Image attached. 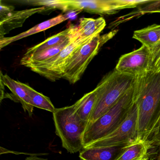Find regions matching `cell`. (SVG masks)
<instances>
[{"label":"cell","instance_id":"5","mask_svg":"<svg viewBox=\"0 0 160 160\" xmlns=\"http://www.w3.org/2000/svg\"><path fill=\"white\" fill-rule=\"evenodd\" d=\"M56 133L68 152L75 153L84 149L83 137L88 122L80 118L74 105L56 108L53 113Z\"/></svg>","mask_w":160,"mask_h":160},{"label":"cell","instance_id":"8","mask_svg":"<svg viewBox=\"0 0 160 160\" xmlns=\"http://www.w3.org/2000/svg\"><path fill=\"white\" fill-rule=\"evenodd\" d=\"M86 42H79L72 41L58 55L29 68L32 72L52 82L59 80L62 78L65 68L75 51Z\"/></svg>","mask_w":160,"mask_h":160},{"label":"cell","instance_id":"19","mask_svg":"<svg viewBox=\"0 0 160 160\" xmlns=\"http://www.w3.org/2000/svg\"><path fill=\"white\" fill-rule=\"evenodd\" d=\"M151 145L148 142L138 141L127 145L116 160H142L147 158Z\"/></svg>","mask_w":160,"mask_h":160},{"label":"cell","instance_id":"12","mask_svg":"<svg viewBox=\"0 0 160 160\" xmlns=\"http://www.w3.org/2000/svg\"><path fill=\"white\" fill-rule=\"evenodd\" d=\"M45 10L46 7L42 6L39 8L14 11L9 17L0 21V39L3 38L4 35L12 30L22 27L25 21L32 16Z\"/></svg>","mask_w":160,"mask_h":160},{"label":"cell","instance_id":"14","mask_svg":"<svg viewBox=\"0 0 160 160\" xmlns=\"http://www.w3.org/2000/svg\"><path fill=\"white\" fill-rule=\"evenodd\" d=\"M77 28V26L71 25L64 30L48 38L41 43L28 48L23 57H29L58 46L72 37L75 32Z\"/></svg>","mask_w":160,"mask_h":160},{"label":"cell","instance_id":"2","mask_svg":"<svg viewBox=\"0 0 160 160\" xmlns=\"http://www.w3.org/2000/svg\"><path fill=\"white\" fill-rule=\"evenodd\" d=\"M22 4L45 6L46 10L83 11L100 15H112L122 10L137 8L140 0H23Z\"/></svg>","mask_w":160,"mask_h":160},{"label":"cell","instance_id":"11","mask_svg":"<svg viewBox=\"0 0 160 160\" xmlns=\"http://www.w3.org/2000/svg\"><path fill=\"white\" fill-rule=\"evenodd\" d=\"M1 81L12 92L13 101L20 102L24 111L28 112L30 117H32L34 107L31 104L30 98L26 88L27 84L16 81L7 74H2V72Z\"/></svg>","mask_w":160,"mask_h":160},{"label":"cell","instance_id":"20","mask_svg":"<svg viewBox=\"0 0 160 160\" xmlns=\"http://www.w3.org/2000/svg\"><path fill=\"white\" fill-rule=\"evenodd\" d=\"M137 10L123 17L118 18L113 22L110 27L119 25L120 23L130 20L135 18H138L146 14L160 13V0H149L148 2L137 7Z\"/></svg>","mask_w":160,"mask_h":160},{"label":"cell","instance_id":"23","mask_svg":"<svg viewBox=\"0 0 160 160\" xmlns=\"http://www.w3.org/2000/svg\"><path fill=\"white\" fill-rule=\"evenodd\" d=\"M0 5V21H2L9 17L14 12L15 8L13 6L3 4L2 1Z\"/></svg>","mask_w":160,"mask_h":160},{"label":"cell","instance_id":"25","mask_svg":"<svg viewBox=\"0 0 160 160\" xmlns=\"http://www.w3.org/2000/svg\"><path fill=\"white\" fill-rule=\"evenodd\" d=\"M142 160H148V159H147V158H145V159H143Z\"/></svg>","mask_w":160,"mask_h":160},{"label":"cell","instance_id":"22","mask_svg":"<svg viewBox=\"0 0 160 160\" xmlns=\"http://www.w3.org/2000/svg\"><path fill=\"white\" fill-rule=\"evenodd\" d=\"M150 53L149 71L159 72H160V43Z\"/></svg>","mask_w":160,"mask_h":160},{"label":"cell","instance_id":"26","mask_svg":"<svg viewBox=\"0 0 160 160\" xmlns=\"http://www.w3.org/2000/svg\"><path fill=\"white\" fill-rule=\"evenodd\" d=\"M159 159H160V155H159Z\"/></svg>","mask_w":160,"mask_h":160},{"label":"cell","instance_id":"13","mask_svg":"<svg viewBox=\"0 0 160 160\" xmlns=\"http://www.w3.org/2000/svg\"><path fill=\"white\" fill-rule=\"evenodd\" d=\"M127 146L84 148L79 157L82 160H116Z\"/></svg>","mask_w":160,"mask_h":160},{"label":"cell","instance_id":"9","mask_svg":"<svg viewBox=\"0 0 160 160\" xmlns=\"http://www.w3.org/2000/svg\"><path fill=\"white\" fill-rule=\"evenodd\" d=\"M151 53L148 48H140L122 55L115 70L120 73L137 78L149 71Z\"/></svg>","mask_w":160,"mask_h":160},{"label":"cell","instance_id":"16","mask_svg":"<svg viewBox=\"0 0 160 160\" xmlns=\"http://www.w3.org/2000/svg\"><path fill=\"white\" fill-rule=\"evenodd\" d=\"M132 38L141 42L151 52L160 43V25L154 24L135 31Z\"/></svg>","mask_w":160,"mask_h":160},{"label":"cell","instance_id":"17","mask_svg":"<svg viewBox=\"0 0 160 160\" xmlns=\"http://www.w3.org/2000/svg\"><path fill=\"white\" fill-rule=\"evenodd\" d=\"M98 93L99 88L97 86L93 90L86 93L81 99L74 104L76 113L82 120L88 122L97 102Z\"/></svg>","mask_w":160,"mask_h":160},{"label":"cell","instance_id":"21","mask_svg":"<svg viewBox=\"0 0 160 160\" xmlns=\"http://www.w3.org/2000/svg\"><path fill=\"white\" fill-rule=\"evenodd\" d=\"M26 88L32 106L50 111L52 113L55 111L56 108L48 97L38 92L28 85H26Z\"/></svg>","mask_w":160,"mask_h":160},{"label":"cell","instance_id":"7","mask_svg":"<svg viewBox=\"0 0 160 160\" xmlns=\"http://www.w3.org/2000/svg\"><path fill=\"white\" fill-rule=\"evenodd\" d=\"M138 141H139L138 133V109L134 103L127 118L117 129L105 137L91 144L87 148L126 146Z\"/></svg>","mask_w":160,"mask_h":160},{"label":"cell","instance_id":"18","mask_svg":"<svg viewBox=\"0 0 160 160\" xmlns=\"http://www.w3.org/2000/svg\"><path fill=\"white\" fill-rule=\"evenodd\" d=\"M74 34L72 37L64 41L62 43L59 45L58 46L47 49L38 54L32 55L29 57H22L20 61V63L21 65H24L28 68H30L31 66L41 63L49 59L61 52L73 41V36Z\"/></svg>","mask_w":160,"mask_h":160},{"label":"cell","instance_id":"10","mask_svg":"<svg viewBox=\"0 0 160 160\" xmlns=\"http://www.w3.org/2000/svg\"><path fill=\"white\" fill-rule=\"evenodd\" d=\"M106 26L105 20L102 17L96 19L86 18H80L79 25L73 37V41L79 42H87L100 34Z\"/></svg>","mask_w":160,"mask_h":160},{"label":"cell","instance_id":"6","mask_svg":"<svg viewBox=\"0 0 160 160\" xmlns=\"http://www.w3.org/2000/svg\"><path fill=\"white\" fill-rule=\"evenodd\" d=\"M118 30L111 31L104 35H96L75 51L68 62L62 78L71 84L80 80L88 65L99 52L101 48L118 33Z\"/></svg>","mask_w":160,"mask_h":160},{"label":"cell","instance_id":"3","mask_svg":"<svg viewBox=\"0 0 160 160\" xmlns=\"http://www.w3.org/2000/svg\"><path fill=\"white\" fill-rule=\"evenodd\" d=\"M134 86L107 112L88 124L83 137L84 148L105 137L122 123L134 103Z\"/></svg>","mask_w":160,"mask_h":160},{"label":"cell","instance_id":"24","mask_svg":"<svg viewBox=\"0 0 160 160\" xmlns=\"http://www.w3.org/2000/svg\"><path fill=\"white\" fill-rule=\"evenodd\" d=\"M26 160H48L47 159H44V158H41V157H38V156L33 155V156H29L27 157Z\"/></svg>","mask_w":160,"mask_h":160},{"label":"cell","instance_id":"1","mask_svg":"<svg viewBox=\"0 0 160 160\" xmlns=\"http://www.w3.org/2000/svg\"><path fill=\"white\" fill-rule=\"evenodd\" d=\"M134 101L138 109V140L152 144L160 133V72L149 71L136 78Z\"/></svg>","mask_w":160,"mask_h":160},{"label":"cell","instance_id":"15","mask_svg":"<svg viewBox=\"0 0 160 160\" xmlns=\"http://www.w3.org/2000/svg\"><path fill=\"white\" fill-rule=\"evenodd\" d=\"M68 18L63 15H59L58 16L53 18L49 20L38 24L27 31L22 32L18 35L11 37H3L0 39V49L9 45L12 43L21 40L28 36L44 31L54 26H57L68 19Z\"/></svg>","mask_w":160,"mask_h":160},{"label":"cell","instance_id":"4","mask_svg":"<svg viewBox=\"0 0 160 160\" xmlns=\"http://www.w3.org/2000/svg\"><path fill=\"white\" fill-rule=\"evenodd\" d=\"M136 79V78L120 73L115 69L105 76L97 85L98 98L88 123L98 119L115 105L133 88Z\"/></svg>","mask_w":160,"mask_h":160}]
</instances>
